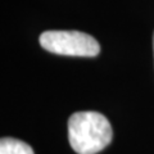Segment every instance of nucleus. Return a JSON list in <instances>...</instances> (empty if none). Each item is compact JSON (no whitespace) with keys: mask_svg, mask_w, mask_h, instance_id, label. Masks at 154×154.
Returning <instances> with one entry per match:
<instances>
[{"mask_svg":"<svg viewBox=\"0 0 154 154\" xmlns=\"http://www.w3.org/2000/svg\"><path fill=\"white\" fill-rule=\"evenodd\" d=\"M0 154H35L27 143L14 137H3L0 140Z\"/></svg>","mask_w":154,"mask_h":154,"instance_id":"nucleus-3","label":"nucleus"},{"mask_svg":"<svg viewBox=\"0 0 154 154\" xmlns=\"http://www.w3.org/2000/svg\"><path fill=\"white\" fill-rule=\"evenodd\" d=\"M113 137L112 126L102 113L76 112L68 119V140L77 154H96Z\"/></svg>","mask_w":154,"mask_h":154,"instance_id":"nucleus-1","label":"nucleus"},{"mask_svg":"<svg viewBox=\"0 0 154 154\" xmlns=\"http://www.w3.org/2000/svg\"><path fill=\"white\" fill-rule=\"evenodd\" d=\"M153 54H154V33H153Z\"/></svg>","mask_w":154,"mask_h":154,"instance_id":"nucleus-4","label":"nucleus"},{"mask_svg":"<svg viewBox=\"0 0 154 154\" xmlns=\"http://www.w3.org/2000/svg\"><path fill=\"white\" fill-rule=\"evenodd\" d=\"M38 42L42 49L58 55L96 57L100 53L99 42L91 35L81 31H45L38 37Z\"/></svg>","mask_w":154,"mask_h":154,"instance_id":"nucleus-2","label":"nucleus"}]
</instances>
